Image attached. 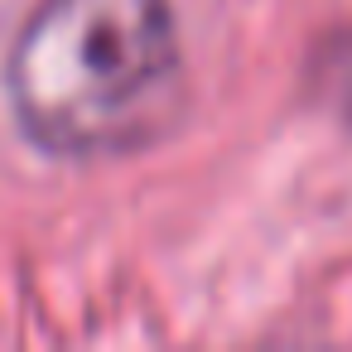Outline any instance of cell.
I'll list each match as a JSON object with an SVG mask.
<instances>
[{
    "label": "cell",
    "instance_id": "obj_1",
    "mask_svg": "<svg viewBox=\"0 0 352 352\" xmlns=\"http://www.w3.org/2000/svg\"><path fill=\"white\" fill-rule=\"evenodd\" d=\"M179 39L164 0H44L10 54V102L34 145L111 155L164 131Z\"/></svg>",
    "mask_w": 352,
    "mask_h": 352
},
{
    "label": "cell",
    "instance_id": "obj_2",
    "mask_svg": "<svg viewBox=\"0 0 352 352\" xmlns=\"http://www.w3.org/2000/svg\"><path fill=\"white\" fill-rule=\"evenodd\" d=\"M328 78H333V97H338V107L352 116V39L338 49V58H333V73H328Z\"/></svg>",
    "mask_w": 352,
    "mask_h": 352
}]
</instances>
